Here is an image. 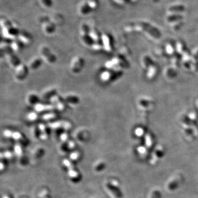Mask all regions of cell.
Here are the masks:
<instances>
[{
  "label": "cell",
  "mask_w": 198,
  "mask_h": 198,
  "mask_svg": "<svg viewBox=\"0 0 198 198\" xmlns=\"http://www.w3.org/2000/svg\"><path fill=\"white\" fill-rule=\"evenodd\" d=\"M85 61L82 57L77 56L73 58L70 62L69 69L70 71L74 74H77L82 71Z\"/></svg>",
  "instance_id": "cell-2"
},
{
  "label": "cell",
  "mask_w": 198,
  "mask_h": 198,
  "mask_svg": "<svg viewBox=\"0 0 198 198\" xmlns=\"http://www.w3.org/2000/svg\"><path fill=\"white\" fill-rule=\"evenodd\" d=\"M40 57L47 64L53 65L56 62L57 58L50 49L46 45H43L39 49Z\"/></svg>",
  "instance_id": "cell-1"
},
{
  "label": "cell",
  "mask_w": 198,
  "mask_h": 198,
  "mask_svg": "<svg viewBox=\"0 0 198 198\" xmlns=\"http://www.w3.org/2000/svg\"><path fill=\"white\" fill-rule=\"evenodd\" d=\"M60 138L61 141L63 142H66L68 141L69 138V134L68 132L67 131H62L61 133L60 134Z\"/></svg>",
  "instance_id": "cell-23"
},
{
  "label": "cell",
  "mask_w": 198,
  "mask_h": 198,
  "mask_svg": "<svg viewBox=\"0 0 198 198\" xmlns=\"http://www.w3.org/2000/svg\"><path fill=\"white\" fill-rule=\"evenodd\" d=\"M97 2L96 0H86L82 4L80 13L82 14H88L87 13L93 11L97 7Z\"/></svg>",
  "instance_id": "cell-6"
},
{
  "label": "cell",
  "mask_w": 198,
  "mask_h": 198,
  "mask_svg": "<svg viewBox=\"0 0 198 198\" xmlns=\"http://www.w3.org/2000/svg\"><path fill=\"white\" fill-rule=\"evenodd\" d=\"M76 137L78 140L84 141L89 137V133L85 128H80L76 131Z\"/></svg>",
  "instance_id": "cell-15"
},
{
  "label": "cell",
  "mask_w": 198,
  "mask_h": 198,
  "mask_svg": "<svg viewBox=\"0 0 198 198\" xmlns=\"http://www.w3.org/2000/svg\"><path fill=\"white\" fill-rule=\"evenodd\" d=\"M99 78L100 80L102 82L108 83L111 82V80L113 78V74L111 72L109 71L108 70H106L101 72L99 76Z\"/></svg>",
  "instance_id": "cell-18"
},
{
  "label": "cell",
  "mask_w": 198,
  "mask_h": 198,
  "mask_svg": "<svg viewBox=\"0 0 198 198\" xmlns=\"http://www.w3.org/2000/svg\"><path fill=\"white\" fill-rule=\"evenodd\" d=\"M23 45H29L32 43V37L30 34L25 31H21L17 38Z\"/></svg>",
  "instance_id": "cell-14"
},
{
  "label": "cell",
  "mask_w": 198,
  "mask_h": 198,
  "mask_svg": "<svg viewBox=\"0 0 198 198\" xmlns=\"http://www.w3.org/2000/svg\"><path fill=\"white\" fill-rule=\"evenodd\" d=\"M59 115L56 111L47 112L41 115V119L45 122L49 123L54 122L58 119Z\"/></svg>",
  "instance_id": "cell-7"
},
{
  "label": "cell",
  "mask_w": 198,
  "mask_h": 198,
  "mask_svg": "<svg viewBox=\"0 0 198 198\" xmlns=\"http://www.w3.org/2000/svg\"><path fill=\"white\" fill-rule=\"evenodd\" d=\"M33 107H34V111L37 112L40 115H42V114H43L44 113H46L47 112L56 111L54 110V106L51 104L50 102L46 103V102H40L39 103H38L36 105H35Z\"/></svg>",
  "instance_id": "cell-5"
},
{
  "label": "cell",
  "mask_w": 198,
  "mask_h": 198,
  "mask_svg": "<svg viewBox=\"0 0 198 198\" xmlns=\"http://www.w3.org/2000/svg\"><path fill=\"white\" fill-rule=\"evenodd\" d=\"M8 63L12 68H15L18 65L22 63L18 56L14 52H11L6 55Z\"/></svg>",
  "instance_id": "cell-12"
},
{
  "label": "cell",
  "mask_w": 198,
  "mask_h": 198,
  "mask_svg": "<svg viewBox=\"0 0 198 198\" xmlns=\"http://www.w3.org/2000/svg\"><path fill=\"white\" fill-rule=\"evenodd\" d=\"M101 43H102V46L104 47V50L107 52L111 51V47L110 42V38L107 34H104L102 35Z\"/></svg>",
  "instance_id": "cell-20"
},
{
  "label": "cell",
  "mask_w": 198,
  "mask_h": 198,
  "mask_svg": "<svg viewBox=\"0 0 198 198\" xmlns=\"http://www.w3.org/2000/svg\"><path fill=\"white\" fill-rule=\"evenodd\" d=\"M12 138L15 141H18L23 144L26 143L28 142V139L25 137V135L19 131H13Z\"/></svg>",
  "instance_id": "cell-19"
},
{
  "label": "cell",
  "mask_w": 198,
  "mask_h": 198,
  "mask_svg": "<svg viewBox=\"0 0 198 198\" xmlns=\"http://www.w3.org/2000/svg\"><path fill=\"white\" fill-rule=\"evenodd\" d=\"M90 49L95 52H100L104 49L102 44L101 43H93Z\"/></svg>",
  "instance_id": "cell-21"
},
{
  "label": "cell",
  "mask_w": 198,
  "mask_h": 198,
  "mask_svg": "<svg viewBox=\"0 0 198 198\" xmlns=\"http://www.w3.org/2000/svg\"><path fill=\"white\" fill-rule=\"evenodd\" d=\"M31 134L33 137L35 138H40V132L39 129L38 124L36 125H34L32 127L31 129Z\"/></svg>",
  "instance_id": "cell-22"
},
{
  "label": "cell",
  "mask_w": 198,
  "mask_h": 198,
  "mask_svg": "<svg viewBox=\"0 0 198 198\" xmlns=\"http://www.w3.org/2000/svg\"><path fill=\"white\" fill-rule=\"evenodd\" d=\"M57 94V90L54 88H49L43 91L40 97L41 100L45 101H50L51 97Z\"/></svg>",
  "instance_id": "cell-9"
},
{
  "label": "cell",
  "mask_w": 198,
  "mask_h": 198,
  "mask_svg": "<svg viewBox=\"0 0 198 198\" xmlns=\"http://www.w3.org/2000/svg\"><path fill=\"white\" fill-rule=\"evenodd\" d=\"M41 99L35 93H29L25 97V102L29 106L34 107L38 103L40 102Z\"/></svg>",
  "instance_id": "cell-10"
},
{
  "label": "cell",
  "mask_w": 198,
  "mask_h": 198,
  "mask_svg": "<svg viewBox=\"0 0 198 198\" xmlns=\"http://www.w3.org/2000/svg\"><path fill=\"white\" fill-rule=\"evenodd\" d=\"M29 71L26 65L21 63L14 68V78L18 82H22L26 78Z\"/></svg>",
  "instance_id": "cell-4"
},
{
  "label": "cell",
  "mask_w": 198,
  "mask_h": 198,
  "mask_svg": "<svg viewBox=\"0 0 198 198\" xmlns=\"http://www.w3.org/2000/svg\"><path fill=\"white\" fill-rule=\"evenodd\" d=\"M10 45L12 50L14 53L21 51L24 46L23 44L18 39L12 41L10 43Z\"/></svg>",
  "instance_id": "cell-17"
},
{
  "label": "cell",
  "mask_w": 198,
  "mask_h": 198,
  "mask_svg": "<svg viewBox=\"0 0 198 198\" xmlns=\"http://www.w3.org/2000/svg\"><path fill=\"white\" fill-rule=\"evenodd\" d=\"M38 127L39 129L40 135V139L41 140H46L48 137H49L50 130V128L48 126V124H45V123H40L38 124Z\"/></svg>",
  "instance_id": "cell-11"
},
{
  "label": "cell",
  "mask_w": 198,
  "mask_h": 198,
  "mask_svg": "<svg viewBox=\"0 0 198 198\" xmlns=\"http://www.w3.org/2000/svg\"><path fill=\"white\" fill-rule=\"evenodd\" d=\"M49 102H50L54 107V110L58 112H63L65 111L67 105L65 101L64 97H62L60 95L57 94L51 97Z\"/></svg>",
  "instance_id": "cell-3"
},
{
  "label": "cell",
  "mask_w": 198,
  "mask_h": 198,
  "mask_svg": "<svg viewBox=\"0 0 198 198\" xmlns=\"http://www.w3.org/2000/svg\"><path fill=\"white\" fill-rule=\"evenodd\" d=\"M43 62V60L40 57H34L32 58L28 63V67L29 70L35 71L39 68Z\"/></svg>",
  "instance_id": "cell-13"
},
{
  "label": "cell",
  "mask_w": 198,
  "mask_h": 198,
  "mask_svg": "<svg viewBox=\"0 0 198 198\" xmlns=\"http://www.w3.org/2000/svg\"><path fill=\"white\" fill-rule=\"evenodd\" d=\"M26 120L30 123H36L41 119V115L35 111L29 112L26 116Z\"/></svg>",
  "instance_id": "cell-16"
},
{
  "label": "cell",
  "mask_w": 198,
  "mask_h": 198,
  "mask_svg": "<svg viewBox=\"0 0 198 198\" xmlns=\"http://www.w3.org/2000/svg\"><path fill=\"white\" fill-rule=\"evenodd\" d=\"M64 99L67 106H76L80 103V98L76 94L68 93L64 96Z\"/></svg>",
  "instance_id": "cell-8"
},
{
  "label": "cell",
  "mask_w": 198,
  "mask_h": 198,
  "mask_svg": "<svg viewBox=\"0 0 198 198\" xmlns=\"http://www.w3.org/2000/svg\"><path fill=\"white\" fill-rule=\"evenodd\" d=\"M134 1H135V0H134Z\"/></svg>",
  "instance_id": "cell-26"
},
{
  "label": "cell",
  "mask_w": 198,
  "mask_h": 198,
  "mask_svg": "<svg viewBox=\"0 0 198 198\" xmlns=\"http://www.w3.org/2000/svg\"><path fill=\"white\" fill-rule=\"evenodd\" d=\"M4 136L8 138H12V135L13 133V131L9 129H6L4 130Z\"/></svg>",
  "instance_id": "cell-24"
},
{
  "label": "cell",
  "mask_w": 198,
  "mask_h": 198,
  "mask_svg": "<svg viewBox=\"0 0 198 198\" xmlns=\"http://www.w3.org/2000/svg\"><path fill=\"white\" fill-rule=\"evenodd\" d=\"M67 147L71 149H73V148L75 147V143L74 141H68V144H67Z\"/></svg>",
  "instance_id": "cell-25"
}]
</instances>
